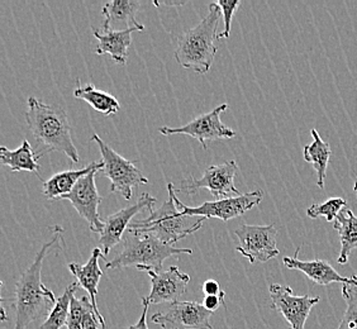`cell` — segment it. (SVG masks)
<instances>
[{
  "label": "cell",
  "instance_id": "6da1fadb",
  "mask_svg": "<svg viewBox=\"0 0 357 329\" xmlns=\"http://www.w3.org/2000/svg\"><path fill=\"white\" fill-rule=\"evenodd\" d=\"M61 231L55 232L54 238L42 246L41 251L36 254L35 260L29 268L21 275L15 285L13 308L15 310L14 329H26L31 323L48 316L55 307L57 299L47 286L42 284L41 274L43 261L55 247L59 246Z\"/></svg>",
  "mask_w": 357,
  "mask_h": 329
},
{
  "label": "cell",
  "instance_id": "7a4b0ae2",
  "mask_svg": "<svg viewBox=\"0 0 357 329\" xmlns=\"http://www.w3.org/2000/svg\"><path fill=\"white\" fill-rule=\"evenodd\" d=\"M24 117L28 128L37 142L45 147V152H61L73 164H79V152L73 142L71 127L65 110L43 103L36 96H29Z\"/></svg>",
  "mask_w": 357,
  "mask_h": 329
},
{
  "label": "cell",
  "instance_id": "3957f363",
  "mask_svg": "<svg viewBox=\"0 0 357 329\" xmlns=\"http://www.w3.org/2000/svg\"><path fill=\"white\" fill-rule=\"evenodd\" d=\"M220 17V8L215 3H211L206 17L180 37L174 56L181 68L202 75L209 72L217 54L214 38L217 37Z\"/></svg>",
  "mask_w": 357,
  "mask_h": 329
},
{
  "label": "cell",
  "instance_id": "277c9868",
  "mask_svg": "<svg viewBox=\"0 0 357 329\" xmlns=\"http://www.w3.org/2000/svg\"><path fill=\"white\" fill-rule=\"evenodd\" d=\"M167 190L169 199L158 209L152 211L147 218L132 222L127 232L153 234L161 242L174 246L178 240L199 231L206 218L199 217L192 220V217L183 214L175 203L174 194L176 189L172 183L167 184Z\"/></svg>",
  "mask_w": 357,
  "mask_h": 329
},
{
  "label": "cell",
  "instance_id": "5b68a950",
  "mask_svg": "<svg viewBox=\"0 0 357 329\" xmlns=\"http://www.w3.org/2000/svg\"><path fill=\"white\" fill-rule=\"evenodd\" d=\"M192 254L190 248H176L166 245L153 234L128 232L124 238L123 250L112 261H107V268L136 266L139 271L151 268L162 271L164 261L175 254Z\"/></svg>",
  "mask_w": 357,
  "mask_h": 329
},
{
  "label": "cell",
  "instance_id": "8992f818",
  "mask_svg": "<svg viewBox=\"0 0 357 329\" xmlns=\"http://www.w3.org/2000/svg\"><path fill=\"white\" fill-rule=\"evenodd\" d=\"M90 141L99 146L104 164L102 172L110 180V192H118L124 199L131 200L136 188L149 184V178L136 167L133 161L121 156L98 135H93Z\"/></svg>",
  "mask_w": 357,
  "mask_h": 329
},
{
  "label": "cell",
  "instance_id": "52a82bcc",
  "mask_svg": "<svg viewBox=\"0 0 357 329\" xmlns=\"http://www.w3.org/2000/svg\"><path fill=\"white\" fill-rule=\"evenodd\" d=\"M174 198L178 209L188 217H192V218L204 217L206 220L217 218L223 222H228L243 215L245 213L254 209L255 206H259L264 199V192L256 190V192L241 194L238 197H231V198H225L215 201H206L202 206H194V208L183 204L176 198V190L174 194Z\"/></svg>",
  "mask_w": 357,
  "mask_h": 329
},
{
  "label": "cell",
  "instance_id": "ba28073f",
  "mask_svg": "<svg viewBox=\"0 0 357 329\" xmlns=\"http://www.w3.org/2000/svg\"><path fill=\"white\" fill-rule=\"evenodd\" d=\"M238 172V166L234 160H229L223 164H212L206 169L202 178L189 176L188 180L183 181L176 192H186L188 194H195L200 189H206L217 200L238 197L240 190L234 186V178Z\"/></svg>",
  "mask_w": 357,
  "mask_h": 329
},
{
  "label": "cell",
  "instance_id": "9c48e42d",
  "mask_svg": "<svg viewBox=\"0 0 357 329\" xmlns=\"http://www.w3.org/2000/svg\"><path fill=\"white\" fill-rule=\"evenodd\" d=\"M234 234L240 240L236 251L246 257L250 263L268 262L280 254L276 247L278 231L273 223L268 226L242 224Z\"/></svg>",
  "mask_w": 357,
  "mask_h": 329
},
{
  "label": "cell",
  "instance_id": "30bf717a",
  "mask_svg": "<svg viewBox=\"0 0 357 329\" xmlns=\"http://www.w3.org/2000/svg\"><path fill=\"white\" fill-rule=\"evenodd\" d=\"M227 108H228L227 104H222L217 108H214L212 112L194 118L192 122H189L183 127H178V128L161 127L158 132L162 136H172V135L190 136V137L195 138L203 146V148L206 150L208 142H215L220 139H229V138L236 137V132L228 128L226 124L220 121V114L227 110Z\"/></svg>",
  "mask_w": 357,
  "mask_h": 329
},
{
  "label": "cell",
  "instance_id": "8fae6325",
  "mask_svg": "<svg viewBox=\"0 0 357 329\" xmlns=\"http://www.w3.org/2000/svg\"><path fill=\"white\" fill-rule=\"evenodd\" d=\"M212 312L197 302L172 303L165 310L151 316L152 322L162 329H213Z\"/></svg>",
  "mask_w": 357,
  "mask_h": 329
},
{
  "label": "cell",
  "instance_id": "7c38bea8",
  "mask_svg": "<svg viewBox=\"0 0 357 329\" xmlns=\"http://www.w3.org/2000/svg\"><path fill=\"white\" fill-rule=\"evenodd\" d=\"M271 298V308L279 312L290 329H305V322L310 314V310L321 300L319 296L310 298L308 295L296 296L290 286H282L280 284H271L268 286Z\"/></svg>",
  "mask_w": 357,
  "mask_h": 329
},
{
  "label": "cell",
  "instance_id": "4fadbf2b",
  "mask_svg": "<svg viewBox=\"0 0 357 329\" xmlns=\"http://www.w3.org/2000/svg\"><path fill=\"white\" fill-rule=\"evenodd\" d=\"M96 172L91 171L84 176L73 192L62 197L61 199L69 200L71 206L76 209L77 214L89 223L90 231L93 234L103 232L104 222L99 215V206L102 203V197L98 192L96 185Z\"/></svg>",
  "mask_w": 357,
  "mask_h": 329
},
{
  "label": "cell",
  "instance_id": "5bb4252c",
  "mask_svg": "<svg viewBox=\"0 0 357 329\" xmlns=\"http://www.w3.org/2000/svg\"><path fill=\"white\" fill-rule=\"evenodd\" d=\"M155 203H156V198L151 197L149 192H142L135 204L126 206L104 220V229L100 234L99 243L103 248L105 256L109 254L112 248H114L121 243L123 234L131 226L133 217L137 215L138 213L142 212L144 209H147L150 213L155 211L153 209Z\"/></svg>",
  "mask_w": 357,
  "mask_h": 329
},
{
  "label": "cell",
  "instance_id": "9a60e30c",
  "mask_svg": "<svg viewBox=\"0 0 357 329\" xmlns=\"http://www.w3.org/2000/svg\"><path fill=\"white\" fill-rule=\"evenodd\" d=\"M144 271L151 277V293L146 296L150 305L178 302L190 282V276L181 273L178 266H170L165 271H155L151 268Z\"/></svg>",
  "mask_w": 357,
  "mask_h": 329
},
{
  "label": "cell",
  "instance_id": "2e32d148",
  "mask_svg": "<svg viewBox=\"0 0 357 329\" xmlns=\"http://www.w3.org/2000/svg\"><path fill=\"white\" fill-rule=\"evenodd\" d=\"M299 251L301 248H296V254L293 257H284L282 262L285 268L301 271L317 285L327 286L335 282H341L342 285L357 286V275H354L351 277H344L340 273H337V270H335L328 261L319 260V259L310 261L299 260L298 257Z\"/></svg>",
  "mask_w": 357,
  "mask_h": 329
},
{
  "label": "cell",
  "instance_id": "e0dca14e",
  "mask_svg": "<svg viewBox=\"0 0 357 329\" xmlns=\"http://www.w3.org/2000/svg\"><path fill=\"white\" fill-rule=\"evenodd\" d=\"M100 259L107 260L105 254L102 251V248L96 247V248L93 250L91 256H90V259L86 263L80 265V263H76V262H70L68 268H69L70 273L75 277L76 282L79 284V286H82L84 290H86V293L89 294L90 302H91V305L94 308L96 316H98L99 322L102 323V326L105 328L107 327L105 326V321H104L103 316L100 314L99 308H98V304H96L98 285H99V282H100V279L103 276V271H102V268L99 266Z\"/></svg>",
  "mask_w": 357,
  "mask_h": 329
},
{
  "label": "cell",
  "instance_id": "ac0fdd59",
  "mask_svg": "<svg viewBox=\"0 0 357 329\" xmlns=\"http://www.w3.org/2000/svg\"><path fill=\"white\" fill-rule=\"evenodd\" d=\"M141 7V3L136 0H113L104 6L102 14L105 18L103 31L121 32L131 28L144 31V26L138 23L136 14Z\"/></svg>",
  "mask_w": 357,
  "mask_h": 329
},
{
  "label": "cell",
  "instance_id": "d6986e66",
  "mask_svg": "<svg viewBox=\"0 0 357 329\" xmlns=\"http://www.w3.org/2000/svg\"><path fill=\"white\" fill-rule=\"evenodd\" d=\"M133 32H142V31L138 28H131L121 32H113V31L102 32V29L94 28L93 35L98 40V46L96 48V55H109L119 65H126Z\"/></svg>",
  "mask_w": 357,
  "mask_h": 329
},
{
  "label": "cell",
  "instance_id": "ffe728a7",
  "mask_svg": "<svg viewBox=\"0 0 357 329\" xmlns=\"http://www.w3.org/2000/svg\"><path fill=\"white\" fill-rule=\"evenodd\" d=\"M103 162H91L80 170H68L57 172L54 176L43 181V194L48 199H61L62 197L73 192L76 184L91 171H102Z\"/></svg>",
  "mask_w": 357,
  "mask_h": 329
},
{
  "label": "cell",
  "instance_id": "44dd1931",
  "mask_svg": "<svg viewBox=\"0 0 357 329\" xmlns=\"http://www.w3.org/2000/svg\"><path fill=\"white\" fill-rule=\"evenodd\" d=\"M42 155H37L33 147L23 139L21 146L17 150H9L7 147H0V161L4 166H8L12 172L27 171L38 174L41 166L38 160Z\"/></svg>",
  "mask_w": 357,
  "mask_h": 329
},
{
  "label": "cell",
  "instance_id": "7402d4cb",
  "mask_svg": "<svg viewBox=\"0 0 357 329\" xmlns=\"http://www.w3.org/2000/svg\"><path fill=\"white\" fill-rule=\"evenodd\" d=\"M313 137V142L305 146L303 150V158L305 162L312 164L314 171L317 172V186L319 189L324 188L326 176H327V167L330 162L332 150L328 142L323 141L317 130H310Z\"/></svg>",
  "mask_w": 357,
  "mask_h": 329
},
{
  "label": "cell",
  "instance_id": "603a6c76",
  "mask_svg": "<svg viewBox=\"0 0 357 329\" xmlns=\"http://www.w3.org/2000/svg\"><path fill=\"white\" fill-rule=\"evenodd\" d=\"M333 228L338 232L341 240V252L337 259L340 265L349 263L350 254L357 248V215L346 208L344 212L337 217Z\"/></svg>",
  "mask_w": 357,
  "mask_h": 329
},
{
  "label": "cell",
  "instance_id": "cb8c5ba5",
  "mask_svg": "<svg viewBox=\"0 0 357 329\" xmlns=\"http://www.w3.org/2000/svg\"><path fill=\"white\" fill-rule=\"evenodd\" d=\"M74 96L79 100L86 102L96 112L102 113L105 117L114 116L121 110V104L116 96L108 94L103 90L96 89L93 84L82 85L79 79H77V86L74 90Z\"/></svg>",
  "mask_w": 357,
  "mask_h": 329
},
{
  "label": "cell",
  "instance_id": "d4e9b609",
  "mask_svg": "<svg viewBox=\"0 0 357 329\" xmlns=\"http://www.w3.org/2000/svg\"><path fill=\"white\" fill-rule=\"evenodd\" d=\"M77 288H79L77 282L70 284L66 290L63 291V294L57 298L55 307L48 314L47 319L43 322L40 329H60L63 326H68L71 298H73V295H75Z\"/></svg>",
  "mask_w": 357,
  "mask_h": 329
},
{
  "label": "cell",
  "instance_id": "484cf974",
  "mask_svg": "<svg viewBox=\"0 0 357 329\" xmlns=\"http://www.w3.org/2000/svg\"><path fill=\"white\" fill-rule=\"evenodd\" d=\"M346 208L347 201L344 198H331L323 203H314L307 208V215L312 220L323 217L327 222H333Z\"/></svg>",
  "mask_w": 357,
  "mask_h": 329
},
{
  "label": "cell",
  "instance_id": "4316f807",
  "mask_svg": "<svg viewBox=\"0 0 357 329\" xmlns=\"http://www.w3.org/2000/svg\"><path fill=\"white\" fill-rule=\"evenodd\" d=\"M342 296L347 309L337 329H357V286L342 285Z\"/></svg>",
  "mask_w": 357,
  "mask_h": 329
},
{
  "label": "cell",
  "instance_id": "83f0119b",
  "mask_svg": "<svg viewBox=\"0 0 357 329\" xmlns=\"http://www.w3.org/2000/svg\"><path fill=\"white\" fill-rule=\"evenodd\" d=\"M93 305L88 296H83L82 299L75 298L73 295L71 304H70L69 321H68V329H83L84 318L85 314L91 310Z\"/></svg>",
  "mask_w": 357,
  "mask_h": 329
},
{
  "label": "cell",
  "instance_id": "f1b7e54d",
  "mask_svg": "<svg viewBox=\"0 0 357 329\" xmlns=\"http://www.w3.org/2000/svg\"><path fill=\"white\" fill-rule=\"evenodd\" d=\"M215 4L220 8V12L223 15V23H225V28L220 35H217V40H227L231 33L234 13L240 7L241 1L240 0H220Z\"/></svg>",
  "mask_w": 357,
  "mask_h": 329
},
{
  "label": "cell",
  "instance_id": "f546056e",
  "mask_svg": "<svg viewBox=\"0 0 357 329\" xmlns=\"http://www.w3.org/2000/svg\"><path fill=\"white\" fill-rule=\"evenodd\" d=\"M222 304H225V291L220 295H206V298L203 300L204 308L212 313L220 308Z\"/></svg>",
  "mask_w": 357,
  "mask_h": 329
},
{
  "label": "cell",
  "instance_id": "4dcf8cb0",
  "mask_svg": "<svg viewBox=\"0 0 357 329\" xmlns=\"http://www.w3.org/2000/svg\"><path fill=\"white\" fill-rule=\"evenodd\" d=\"M83 329H105L103 326H102V323L99 322V319H98V316H96L94 309H91V310H89V312L85 314L83 322Z\"/></svg>",
  "mask_w": 357,
  "mask_h": 329
},
{
  "label": "cell",
  "instance_id": "1f68e13d",
  "mask_svg": "<svg viewBox=\"0 0 357 329\" xmlns=\"http://www.w3.org/2000/svg\"><path fill=\"white\" fill-rule=\"evenodd\" d=\"M142 314L141 318L138 319V322L136 324H132L131 327H128L127 329H149V324H147V313H149V307H150V303L146 299V296L142 298Z\"/></svg>",
  "mask_w": 357,
  "mask_h": 329
},
{
  "label": "cell",
  "instance_id": "d6a6232c",
  "mask_svg": "<svg viewBox=\"0 0 357 329\" xmlns=\"http://www.w3.org/2000/svg\"><path fill=\"white\" fill-rule=\"evenodd\" d=\"M203 291L206 295H220L223 293V290L220 289V284L215 280H206L203 284Z\"/></svg>",
  "mask_w": 357,
  "mask_h": 329
},
{
  "label": "cell",
  "instance_id": "836d02e7",
  "mask_svg": "<svg viewBox=\"0 0 357 329\" xmlns=\"http://www.w3.org/2000/svg\"><path fill=\"white\" fill-rule=\"evenodd\" d=\"M354 192H355V194H356V197H357V178H356V181H355V185H354Z\"/></svg>",
  "mask_w": 357,
  "mask_h": 329
}]
</instances>
